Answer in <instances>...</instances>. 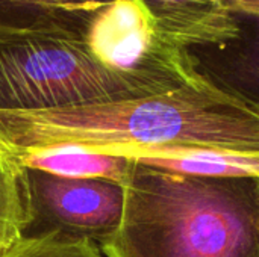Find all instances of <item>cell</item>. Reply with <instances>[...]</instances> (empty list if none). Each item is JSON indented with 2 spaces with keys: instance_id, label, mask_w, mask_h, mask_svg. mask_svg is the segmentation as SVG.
<instances>
[{
  "instance_id": "obj_1",
  "label": "cell",
  "mask_w": 259,
  "mask_h": 257,
  "mask_svg": "<svg viewBox=\"0 0 259 257\" xmlns=\"http://www.w3.org/2000/svg\"><path fill=\"white\" fill-rule=\"evenodd\" d=\"M105 257H259V180L176 173L134 159Z\"/></svg>"
},
{
  "instance_id": "obj_2",
  "label": "cell",
  "mask_w": 259,
  "mask_h": 257,
  "mask_svg": "<svg viewBox=\"0 0 259 257\" xmlns=\"http://www.w3.org/2000/svg\"><path fill=\"white\" fill-rule=\"evenodd\" d=\"M155 95L103 67L85 39L0 29V111L27 112Z\"/></svg>"
},
{
  "instance_id": "obj_3",
  "label": "cell",
  "mask_w": 259,
  "mask_h": 257,
  "mask_svg": "<svg viewBox=\"0 0 259 257\" xmlns=\"http://www.w3.org/2000/svg\"><path fill=\"white\" fill-rule=\"evenodd\" d=\"M85 41L108 70L147 86L155 95L206 80L188 50L165 39L140 0H115L93 21Z\"/></svg>"
},
{
  "instance_id": "obj_4",
  "label": "cell",
  "mask_w": 259,
  "mask_h": 257,
  "mask_svg": "<svg viewBox=\"0 0 259 257\" xmlns=\"http://www.w3.org/2000/svg\"><path fill=\"white\" fill-rule=\"evenodd\" d=\"M30 224L26 236L56 233L102 244L120 227L124 188L106 179H71L26 168Z\"/></svg>"
},
{
  "instance_id": "obj_5",
  "label": "cell",
  "mask_w": 259,
  "mask_h": 257,
  "mask_svg": "<svg viewBox=\"0 0 259 257\" xmlns=\"http://www.w3.org/2000/svg\"><path fill=\"white\" fill-rule=\"evenodd\" d=\"M232 12L238 24L235 38L187 50L208 83L259 114V15Z\"/></svg>"
},
{
  "instance_id": "obj_6",
  "label": "cell",
  "mask_w": 259,
  "mask_h": 257,
  "mask_svg": "<svg viewBox=\"0 0 259 257\" xmlns=\"http://www.w3.org/2000/svg\"><path fill=\"white\" fill-rule=\"evenodd\" d=\"M158 32L170 42L188 48L214 45L237 36L234 12L223 0H140Z\"/></svg>"
},
{
  "instance_id": "obj_7",
  "label": "cell",
  "mask_w": 259,
  "mask_h": 257,
  "mask_svg": "<svg viewBox=\"0 0 259 257\" xmlns=\"http://www.w3.org/2000/svg\"><path fill=\"white\" fill-rule=\"evenodd\" d=\"M115 0H0V29L85 39L96 17Z\"/></svg>"
},
{
  "instance_id": "obj_8",
  "label": "cell",
  "mask_w": 259,
  "mask_h": 257,
  "mask_svg": "<svg viewBox=\"0 0 259 257\" xmlns=\"http://www.w3.org/2000/svg\"><path fill=\"white\" fill-rule=\"evenodd\" d=\"M135 161L193 176L259 180V150L170 148L135 158Z\"/></svg>"
},
{
  "instance_id": "obj_9",
  "label": "cell",
  "mask_w": 259,
  "mask_h": 257,
  "mask_svg": "<svg viewBox=\"0 0 259 257\" xmlns=\"http://www.w3.org/2000/svg\"><path fill=\"white\" fill-rule=\"evenodd\" d=\"M27 170H38L71 179H106L124 185L134 159L87 151L76 147L47 148L14 158Z\"/></svg>"
},
{
  "instance_id": "obj_10",
  "label": "cell",
  "mask_w": 259,
  "mask_h": 257,
  "mask_svg": "<svg viewBox=\"0 0 259 257\" xmlns=\"http://www.w3.org/2000/svg\"><path fill=\"white\" fill-rule=\"evenodd\" d=\"M29 224L26 168L0 153V254L26 236Z\"/></svg>"
},
{
  "instance_id": "obj_11",
  "label": "cell",
  "mask_w": 259,
  "mask_h": 257,
  "mask_svg": "<svg viewBox=\"0 0 259 257\" xmlns=\"http://www.w3.org/2000/svg\"><path fill=\"white\" fill-rule=\"evenodd\" d=\"M0 257H105L97 244L56 233L24 236Z\"/></svg>"
},
{
  "instance_id": "obj_12",
  "label": "cell",
  "mask_w": 259,
  "mask_h": 257,
  "mask_svg": "<svg viewBox=\"0 0 259 257\" xmlns=\"http://www.w3.org/2000/svg\"><path fill=\"white\" fill-rule=\"evenodd\" d=\"M231 11L259 15V0H223Z\"/></svg>"
}]
</instances>
